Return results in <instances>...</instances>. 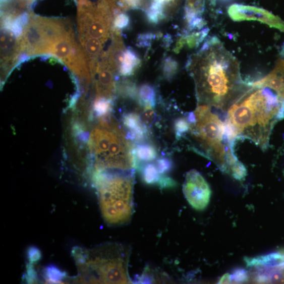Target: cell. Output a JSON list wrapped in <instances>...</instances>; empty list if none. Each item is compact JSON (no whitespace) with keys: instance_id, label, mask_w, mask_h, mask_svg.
Here are the masks:
<instances>
[{"instance_id":"cell-21","label":"cell","mask_w":284,"mask_h":284,"mask_svg":"<svg viewBox=\"0 0 284 284\" xmlns=\"http://www.w3.org/2000/svg\"><path fill=\"white\" fill-rule=\"evenodd\" d=\"M249 275L248 271L244 269L239 268L235 269L231 273H228L223 275L219 283H243L248 280Z\"/></svg>"},{"instance_id":"cell-29","label":"cell","mask_w":284,"mask_h":284,"mask_svg":"<svg viewBox=\"0 0 284 284\" xmlns=\"http://www.w3.org/2000/svg\"><path fill=\"white\" fill-rule=\"evenodd\" d=\"M126 7L137 8L141 4L142 0H123Z\"/></svg>"},{"instance_id":"cell-17","label":"cell","mask_w":284,"mask_h":284,"mask_svg":"<svg viewBox=\"0 0 284 284\" xmlns=\"http://www.w3.org/2000/svg\"><path fill=\"white\" fill-rule=\"evenodd\" d=\"M208 28H203L200 31L187 33L180 39L177 44L176 50H180L185 44L190 48L197 47L205 40L209 32Z\"/></svg>"},{"instance_id":"cell-24","label":"cell","mask_w":284,"mask_h":284,"mask_svg":"<svg viewBox=\"0 0 284 284\" xmlns=\"http://www.w3.org/2000/svg\"><path fill=\"white\" fill-rule=\"evenodd\" d=\"M159 174L165 176L166 174L170 172L174 167V163L172 160L168 157H162L158 158L155 163Z\"/></svg>"},{"instance_id":"cell-8","label":"cell","mask_w":284,"mask_h":284,"mask_svg":"<svg viewBox=\"0 0 284 284\" xmlns=\"http://www.w3.org/2000/svg\"><path fill=\"white\" fill-rule=\"evenodd\" d=\"M115 18L107 4L103 3L97 8L87 3L79 6V40L90 71L96 68L104 44L112 34Z\"/></svg>"},{"instance_id":"cell-10","label":"cell","mask_w":284,"mask_h":284,"mask_svg":"<svg viewBox=\"0 0 284 284\" xmlns=\"http://www.w3.org/2000/svg\"><path fill=\"white\" fill-rule=\"evenodd\" d=\"M183 191L190 205L197 211L205 209L211 200V188L203 176L196 169L187 173Z\"/></svg>"},{"instance_id":"cell-19","label":"cell","mask_w":284,"mask_h":284,"mask_svg":"<svg viewBox=\"0 0 284 284\" xmlns=\"http://www.w3.org/2000/svg\"><path fill=\"white\" fill-rule=\"evenodd\" d=\"M137 169L141 172L142 179L147 185H158L161 177L155 164L147 163L139 167Z\"/></svg>"},{"instance_id":"cell-28","label":"cell","mask_w":284,"mask_h":284,"mask_svg":"<svg viewBox=\"0 0 284 284\" xmlns=\"http://www.w3.org/2000/svg\"><path fill=\"white\" fill-rule=\"evenodd\" d=\"M157 185L160 189H171L176 187L177 182L169 177L163 176L160 178Z\"/></svg>"},{"instance_id":"cell-22","label":"cell","mask_w":284,"mask_h":284,"mask_svg":"<svg viewBox=\"0 0 284 284\" xmlns=\"http://www.w3.org/2000/svg\"><path fill=\"white\" fill-rule=\"evenodd\" d=\"M112 100L99 98V99H96L94 109L98 116L104 117L110 112L112 109Z\"/></svg>"},{"instance_id":"cell-7","label":"cell","mask_w":284,"mask_h":284,"mask_svg":"<svg viewBox=\"0 0 284 284\" xmlns=\"http://www.w3.org/2000/svg\"><path fill=\"white\" fill-rule=\"evenodd\" d=\"M194 113L196 120L190 124V130L201 147L203 154L222 172L230 175L232 167L240 160L235 155L234 143L227 137L225 123L206 105H199Z\"/></svg>"},{"instance_id":"cell-26","label":"cell","mask_w":284,"mask_h":284,"mask_svg":"<svg viewBox=\"0 0 284 284\" xmlns=\"http://www.w3.org/2000/svg\"><path fill=\"white\" fill-rule=\"evenodd\" d=\"M156 118V115L154 112V108L145 107L144 112L141 117L142 121L144 126L149 129L153 124Z\"/></svg>"},{"instance_id":"cell-16","label":"cell","mask_w":284,"mask_h":284,"mask_svg":"<svg viewBox=\"0 0 284 284\" xmlns=\"http://www.w3.org/2000/svg\"><path fill=\"white\" fill-rule=\"evenodd\" d=\"M140 64L141 60L138 54L132 48L126 49L124 53H123L119 70L120 75L125 77H129L133 75Z\"/></svg>"},{"instance_id":"cell-30","label":"cell","mask_w":284,"mask_h":284,"mask_svg":"<svg viewBox=\"0 0 284 284\" xmlns=\"http://www.w3.org/2000/svg\"><path fill=\"white\" fill-rule=\"evenodd\" d=\"M281 55L282 56V59H284V45L282 46V50H281Z\"/></svg>"},{"instance_id":"cell-1","label":"cell","mask_w":284,"mask_h":284,"mask_svg":"<svg viewBox=\"0 0 284 284\" xmlns=\"http://www.w3.org/2000/svg\"><path fill=\"white\" fill-rule=\"evenodd\" d=\"M187 67L199 105L225 112L251 87L241 78L239 61L216 36L206 41L190 58Z\"/></svg>"},{"instance_id":"cell-12","label":"cell","mask_w":284,"mask_h":284,"mask_svg":"<svg viewBox=\"0 0 284 284\" xmlns=\"http://www.w3.org/2000/svg\"><path fill=\"white\" fill-rule=\"evenodd\" d=\"M117 71L110 65L104 54H102L91 79L95 83L96 99L104 98L112 100L116 91L114 75Z\"/></svg>"},{"instance_id":"cell-23","label":"cell","mask_w":284,"mask_h":284,"mask_svg":"<svg viewBox=\"0 0 284 284\" xmlns=\"http://www.w3.org/2000/svg\"><path fill=\"white\" fill-rule=\"evenodd\" d=\"M178 70V64L172 58H167L163 64V72L165 78L170 80L175 77Z\"/></svg>"},{"instance_id":"cell-15","label":"cell","mask_w":284,"mask_h":284,"mask_svg":"<svg viewBox=\"0 0 284 284\" xmlns=\"http://www.w3.org/2000/svg\"><path fill=\"white\" fill-rule=\"evenodd\" d=\"M135 168L141 165L152 162L157 156L156 148L152 144L144 142L140 143L133 147Z\"/></svg>"},{"instance_id":"cell-9","label":"cell","mask_w":284,"mask_h":284,"mask_svg":"<svg viewBox=\"0 0 284 284\" xmlns=\"http://www.w3.org/2000/svg\"><path fill=\"white\" fill-rule=\"evenodd\" d=\"M247 266L255 268L256 279L261 283L282 281L284 278V251L245 259Z\"/></svg>"},{"instance_id":"cell-11","label":"cell","mask_w":284,"mask_h":284,"mask_svg":"<svg viewBox=\"0 0 284 284\" xmlns=\"http://www.w3.org/2000/svg\"><path fill=\"white\" fill-rule=\"evenodd\" d=\"M228 14L235 21H257L284 32V22L263 9L234 4L229 8Z\"/></svg>"},{"instance_id":"cell-13","label":"cell","mask_w":284,"mask_h":284,"mask_svg":"<svg viewBox=\"0 0 284 284\" xmlns=\"http://www.w3.org/2000/svg\"><path fill=\"white\" fill-rule=\"evenodd\" d=\"M251 85L254 87L272 89L284 100V59H279L272 71Z\"/></svg>"},{"instance_id":"cell-5","label":"cell","mask_w":284,"mask_h":284,"mask_svg":"<svg viewBox=\"0 0 284 284\" xmlns=\"http://www.w3.org/2000/svg\"><path fill=\"white\" fill-rule=\"evenodd\" d=\"M92 177L105 223L110 226L128 224L134 210V170L95 172Z\"/></svg>"},{"instance_id":"cell-25","label":"cell","mask_w":284,"mask_h":284,"mask_svg":"<svg viewBox=\"0 0 284 284\" xmlns=\"http://www.w3.org/2000/svg\"><path fill=\"white\" fill-rule=\"evenodd\" d=\"M175 129L176 138L180 139L185 134L187 133L190 129V123L188 120L184 118H178L175 122Z\"/></svg>"},{"instance_id":"cell-3","label":"cell","mask_w":284,"mask_h":284,"mask_svg":"<svg viewBox=\"0 0 284 284\" xmlns=\"http://www.w3.org/2000/svg\"><path fill=\"white\" fill-rule=\"evenodd\" d=\"M21 52L28 55L52 54L80 78L89 82L91 79L87 59L75 38L69 20L31 18L19 38Z\"/></svg>"},{"instance_id":"cell-18","label":"cell","mask_w":284,"mask_h":284,"mask_svg":"<svg viewBox=\"0 0 284 284\" xmlns=\"http://www.w3.org/2000/svg\"><path fill=\"white\" fill-rule=\"evenodd\" d=\"M204 8V0H188L185 8V18L188 27L195 20L202 18Z\"/></svg>"},{"instance_id":"cell-4","label":"cell","mask_w":284,"mask_h":284,"mask_svg":"<svg viewBox=\"0 0 284 284\" xmlns=\"http://www.w3.org/2000/svg\"><path fill=\"white\" fill-rule=\"evenodd\" d=\"M131 249L118 243H106L88 249L73 248L72 256L78 270L73 282L83 283H130Z\"/></svg>"},{"instance_id":"cell-20","label":"cell","mask_w":284,"mask_h":284,"mask_svg":"<svg viewBox=\"0 0 284 284\" xmlns=\"http://www.w3.org/2000/svg\"><path fill=\"white\" fill-rule=\"evenodd\" d=\"M140 103L145 107L154 108L156 103V94L154 88L150 84L141 86L139 91Z\"/></svg>"},{"instance_id":"cell-2","label":"cell","mask_w":284,"mask_h":284,"mask_svg":"<svg viewBox=\"0 0 284 284\" xmlns=\"http://www.w3.org/2000/svg\"><path fill=\"white\" fill-rule=\"evenodd\" d=\"M283 119L284 100L269 88L251 86L228 110L226 135L231 142L249 139L265 151L274 126Z\"/></svg>"},{"instance_id":"cell-27","label":"cell","mask_w":284,"mask_h":284,"mask_svg":"<svg viewBox=\"0 0 284 284\" xmlns=\"http://www.w3.org/2000/svg\"><path fill=\"white\" fill-rule=\"evenodd\" d=\"M130 23L129 17L125 14L117 16L113 21V29L121 30L127 28Z\"/></svg>"},{"instance_id":"cell-6","label":"cell","mask_w":284,"mask_h":284,"mask_svg":"<svg viewBox=\"0 0 284 284\" xmlns=\"http://www.w3.org/2000/svg\"><path fill=\"white\" fill-rule=\"evenodd\" d=\"M89 147L93 173L135 169L133 146L124 132L110 120H102L91 131Z\"/></svg>"},{"instance_id":"cell-14","label":"cell","mask_w":284,"mask_h":284,"mask_svg":"<svg viewBox=\"0 0 284 284\" xmlns=\"http://www.w3.org/2000/svg\"><path fill=\"white\" fill-rule=\"evenodd\" d=\"M123 122L129 131L127 136L129 141L140 143L143 142L147 138L149 131L138 114L127 113L123 117Z\"/></svg>"}]
</instances>
